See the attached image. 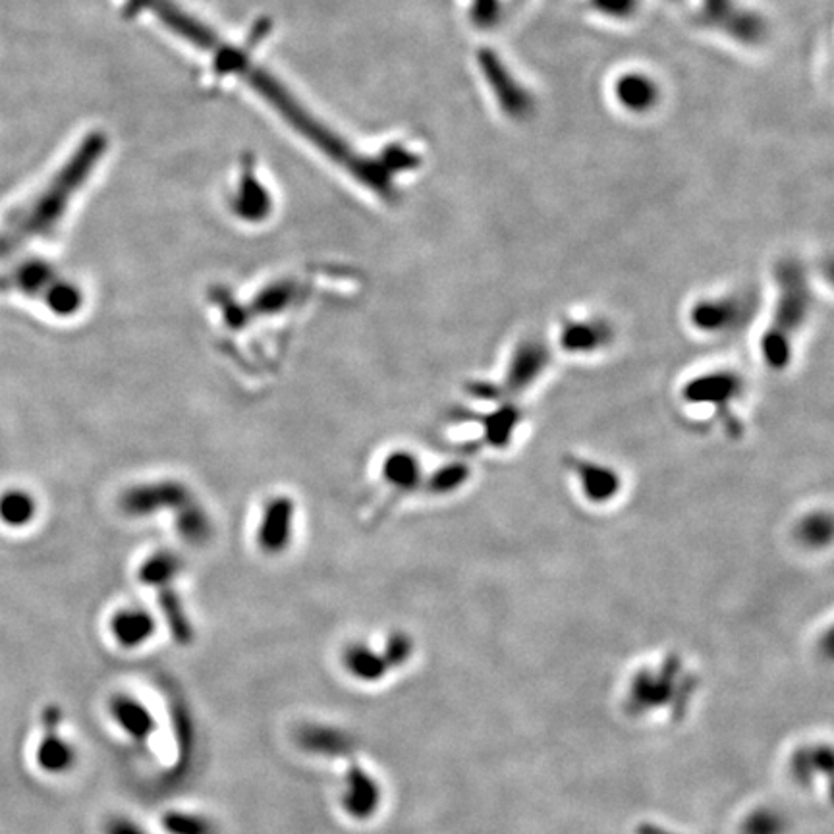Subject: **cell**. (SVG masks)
Returning a JSON list of instances; mask_svg holds the SVG:
<instances>
[{"label": "cell", "instance_id": "obj_1", "mask_svg": "<svg viewBox=\"0 0 834 834\" xmlns=\"http://www.w3.org/2000/svg\"><path fill=\"white\" fill-rule=\"evenodd\" d=\"M775 294L767 325L759 336V356L773 373H784L796 358V348L817 306V294L806 267L782 261L775 273Z\"/></svg>", "mask_w": 834, "mask_h": 834}, {"label": "cell", "instance_id": "obj_2", "mask_svg": "<svg viewBox=\"0 0 834 834\" xmlns=\"http://www.w3.org/2000/svg\"><path fill=\"white\" fill-rule=\"evenodd\" d=\"M103 147L105 141L99 136L85 139L84 145L56 172L49 186L8 219L6 238L2 240L6 248L47 236L55 230L70 207V199L80 192L91 168L101 159Z\"/></svg>", "mask_w": 834, "mask_h": 834}, {"label": "cell", "instance_id": "obj_3", "mask_svg": "<svg viewBox=\"0 0 834 834\" xmlns=\"http://www.w3.org/2000/svg\"><path fill=\"white\" fill-rule=\"evenodd\" d=\"M555 348L543 336H526L510 352L495 381H475L468 392L479 402H522L553 365Z\"/></svg>", "mask_w": 834, "mask_h": 834}, {"label": "cell", "instance_id": "obj_4", "mask_svg": "<svg viewBox=\"0 0 834 834\" xmlns=\"http://www.w3.org/2000/svg\"><path fill=\"white\" fill-rule=\"evenodd\" d=\"M746 379L736 369H709L695 373L680 387V400L688 406L713 410L717 423L730 437H740L744 425L738 414L746 398Z\"/></svg>", "mask_w": 834, "mask_h": 834}, {"label": "cell", "instance_id": "obj_5", "mask_svg": "<svg viewBox=\"0 0 834 834\" xmlns=\"http://www.w3.org/2000/svg\"><path fill=\"white\" fill-rule=\"evenodd\" d=\"M8 282L16 290L39 300L58 317H72L84 306L82 288L60 277L49 263L39 259H31L14 269Z\"/></svg>", "mask_w": 834, "mask_h": 834}, {"label": "cell", "instance_id": "obj_6", "mask_svg": "<svg viewBox=\"0 0 834 834\" xmlns=\"http://www.w3.org/2000/svg\"><path fill=\"white\" fill-rule=\"evenodd\" d=\"M751 304L742 294L697 298L688 307V325L703 336H723L742 329L750 319Z\"/></svg>", "mask_w": 834, "mask_h": 834}, {"label": "cell", "instance_id": "obj_7", "mask_svg": "<svg viewBox=\"0 0 834 834\" xmlns=\"http://www.w3.org/2000/svg\"><path fill=\"white\" fill-rule=\"evenodd\" d=\"M194 493L180 481L163 479L130 487L120 497V510L130 518H149L159 512H174V516L194 502Z\"/></svg>", "mask_w": 834, "mask_h": 834}, {"label": "cell", "instance_id": "obj_8", "mask_svg": "<svg viewBox=\"0 0 834 834\" xmlns=\"http://www.w3.org/2000/svg\"><path fill=\"white\" fill-rule=\"evenodd\" d=\"M564 466L574 477L580 497L589 506L601 508L620 499L622 489H624V477L618 472L616 466L595 460V458L576 456V454L566 456Z\"/></svg>", "mask_w": 834, "mask_h": 834}, {"label": "cell", "instance_id": "obj_9", "mask_svg": "<svg viewBox=\"0 0 834 834\" xmlns=\"http://www.w3.org/2000/svg\"><path fill=\"white\" fill-rule=\"evenodd\" d=\"M614 338V327L603 317H566L558 325L553 348L570 358H591L607 352Z\"/></svg>", "mask_w": 834, "mask_h": 834}, {"label": "cell", "instance_id": "obj_10", "mask_svg": "<svg viewBox=\"0 0 834 834\" xmlns=\"http://www.w3.org/2000/svg\"><path fill=\"white\" fill-rule=\"evenodd\" d=\"M489 410H460V421L479 427V446L489 450H508L528 414L520 402H487Z\"/></svg>", "mask_w": 834, "mask_h": 834}, {"label": "cell", "instance_id": "obj_11", "mask_svg": "<svg viewBox=\"0 0 834 834\" xmlns=\"http://www.w3.org/2000/svg\"><path fill=\"white\" fill-rule=\"evenodd\" d=\"M383 806V786L377 777L360 763H350L340 790L342 811L358 823L371 821Z\"/></svg>", "mask_w": 834, "mask_h": 834}, {"label": "cell", "instance_id": "obj_12", "mask_svg": "<svg viewBox=\"0 0 834 834\" xmlns=\"http://www.w3.org/2000/svg\"><path fill=\"white\" fill-rule=\"evenodd\" d=\"M62 719L64 715L58 707L51 705L43 711V736L35 750V761L47 775H66L78 763L74 744L58 732Z\"/></svg>", "mask_w": 834, "mask_h": 834}, {"label": "cell", "instance_id": "obj_13", "mask_svg": "<svg viewBox=\"0 0 834 834\" xmlns=\"http://www.w3.org/2000/svg\"><path fill=\"white\" fill-rule=\"evenodd\" d=\"M296 744L309 755L325 759H348L358 750L350 730L325 723H306L296 730Z\"/></svg>", "mask_w": 834, "mask_h": 834}, {"label": "cell", "instance_id": "obj_14", "mask_svg": "<svg viewBox=\"0 0 834 834\" xmlns=\"http://www.w3.org/2000/svg\"><path fill=\"white\" fill-rule=\"evenodd\" d=\"M296 506L288 497H275L265 504L257 526V545L267 555L288 549L294 533Z\"/></svg>", "mask_w": 834, "mask_h": 834}, {"label": "cell", "instance_id": "obj_15", "mask_svg": "<svg viewBox=\"0 0 834 834\" xmlns=\"http://www.w3.org/2000/svg\"><path fill=\"white\" fill-rule=\"evenodd\" d=\"M109 717L116 728L138 746H147L157 732V721L151 709L136 695H112L109 699Z\"/></svg>", "mask_w": 834, "mask_h": 834}, {"label": "cell", "instance_id": "obj_16", "mask_svg": "<svg viewBox=\"0 0 834 834\" xmlns=\"http://www.w3.org/2000/svg\"><path fill=\"white\" fill-rule=\"evenodd\" d=\"M340 663L346 674L360 684H379L392 672L383 647L377 649L365 641H350L342 649Z\"/></svg>", "mask_w": 834, "mask_h": 834}, {"label": "cell", "instance_id": "obj_17", "mask_svg": "<svg viewBox=\"0 0 834 834\" xmlns=\"http://www.w3.org/2000/svg\"><path fill=\"white\" fill-rule=\"evenodd\" d=\"M109 630L112 640L122 649L134 651L153 640L157 632V620L143 607H122L112 614Z\"/></svg>", "mask_w": 834, "mask_h": 834}, {"label": "cell", "instance_id": "obj_18", "mask_svg": "<svg viewBox=\"0 0 834 834\" xmlns=\"http://www.w3.org/2000/svg\"><path fill=\"white\" fill-rule=\"evenodd\" d=\"M381 477L394 495L404 497L423 489L425 470L421 460L410 450H394L383 460Z\"/></svg>", "mask_w": 834, "mask_h": 834}, {"label": "cell", "instance_id": "obj_19", "mask_svg": "<svg viewBox=\"0 0 834 834\" xmlns=\"http://www.w3.org/2000/svg\"><path fill=\"white\" fill-rule=\"evenodd\" d=\"M157 599H159V607H161V612L167 620L172 638L178 643H182V645L192 643V640H194V626H192L190 614L186 611V605L182 603V597L174 589V584L159 587L157 589Z\"/></svg>", "mask_w": 834, "mask_h": 834}, {"label": "cell", "instance_id": "obj_20", "mask_svg": "<svg viewBox=\"0 0 834 834\" xmlns=\"http://www.w3.org/2000/svg\"><path fill=\"white\" fill-rule=\"evenodd\" d=\"M182 574V558L172 551H157L141 562L138 580L151 589L176 584Z\"/></svg>", "mask_w": 834, "mask_h": 834}, {"label": "cell", "instance_id": "obj_21", "mask_svg": "<svg viewBox=\"0 0 834 834\" xmlns=\"http://www.w3.org/2000/svg\"><path fill=\"white\" fill-rule=\"evenodd\" d=\"M161 827L167 834H219L213 817L190 809H168L161 817Z\"/></svg>", "mask_w": 834, "mask_h": 834}, {"label": "cell", "instance_id": "obj_22", "mask_svg": "<svg viewBox=\"0 0 834 834\" xmlns=\"http://www.w3.org/2000/svg\"><path fill=\"white\" fill-rule=\"evenodd\" d=\"M472 477V470L468 464L464 462H454V464H445L439 470L425 475V483L423 489L427 493H433L437 497H448L456 491H460Z\"/></svg>", "mask_w": 834, "mask_h": 834}, {"label": "cell", "instance_id": "obj_23", "mask_svg": "<svg viewBox=\"0 0 834 834\" xmlns=\"http://www.w3.org/2000/svg\"><path fill=\"white\" fill-rule=\"evenodd\" d=\"M35 499L20 489H10L0 495V520L10 528H24L35 518Z\"/></svg>", "mask_w": 834, "mask_h": 834}, {"label": "cell", "instance_id": "obj_24", "mask_svg": "<svg viewBox=\"0 0 834 834\" xmlns=\"http://www.w3.org/2000/svg\"><path fill=\"white\" fill-rule=\"evenodd\" d=\"M831 514L827 512H811L800 518L796 524L794 535L796 539L809 549H823L831 543L833 537V526H831Z\"/></svg>", "mask_w": 834, "mask_h": 834}, {"label": "cell", "instance_id": "obj_25", "mask_svg": "<svg viewBox=\"0 0 834 834\" xmlns=\"http://www.w3.org/2000/svg\"><path fill=\"white\" fill-rule=\"evenodd\" d=\"M298 286L294 282H277L253 300V311L259 315H275L296 298Z\"/></svg>", "mask_w": 834, "mask_h": 834}, {"label": "cell", "instance_id": "obj_26", "mask_svg": "<svg viewBox=\"0 0 834 834\" xmlns=\"http://www.w3.org/2000/svg\"><path fill=\"white\" fill-rule=\"evenodd\" d=\"M103 834H149L147 829L138 823L134 817L124 813H114L105 819Z\"/></svg>", "mask_w": 834, "mask_h": 834}, {"label": "cell", "instance_id": "obj_27", "mask_svg": "<svg viewBox=\"0 0 834 834\" xmlns=\"http://www.w3.org/2000/svg\"><path fill=\"white\" fill-rule=\"evenodd\" d=\"M6 250H8V248H6V246H4V242L0 240V253H4Z\"/></svg>", "mask_w": 834, "mask_h": 834}]
</instances>
